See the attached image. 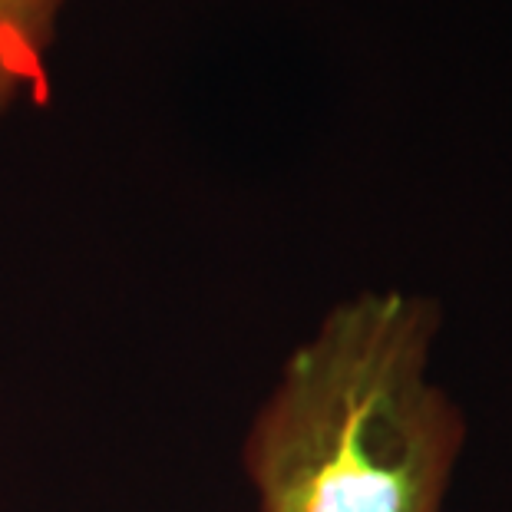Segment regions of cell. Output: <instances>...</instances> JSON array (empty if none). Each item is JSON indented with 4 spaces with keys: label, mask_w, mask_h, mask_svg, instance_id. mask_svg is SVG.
Instances as JSON below:
<instances>
[{
    "label": "cell",
    "mask_w": 512,
    "mask_h": 512,
    "mask_svg": "<svg viewBox=\"0 0 512 512\" xmlns=\"http://www.w3.org/2000/svg\"><path fill=\"white\" fill-rule=\"evenodd\" d=\"M63 0H0V116L50 100V53Z\"/></svg>",
    "instance_id": "2"
},
{
    "label": "cell",
    "mask_w": 512,
    "mask_h": 512,
    "mask_svg": "<svg viewBox=\"0 0 512 512\" xmlns=\"http://www.w3.org/2000/svg\"><path fill=\"white\" fill-rule=\"evenodd\" d=\"M427 301L341 304L291 357L252 437L261 512H440L460 420L427 380Z\"/></svg>",
    "instance_id": "1"
}]
</instances>
